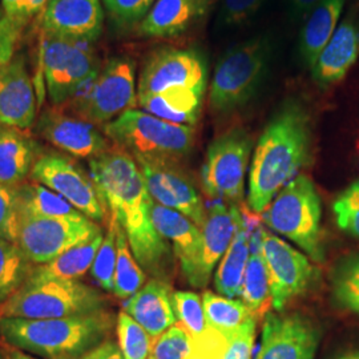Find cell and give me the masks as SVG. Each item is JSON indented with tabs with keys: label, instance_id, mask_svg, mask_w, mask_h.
Listing matches in <instances>:
<instances>
[{
	"label": "cell",
	"instance_id": "1",
	"mask_svg": "<svg viewBox=\"0 0 359 359\" xmlns=\"http://www.w3.org/2000/svg\"><path fill=\"white\" fill-rule=\"evenodd\" d=\"M90 177L105 209L126 231L139 265L156 280L168 283L173 270L172 250L154 228V200L135 157L118 147L109 148L90 158Z\"/></svg>",
	"mask_w": 359,
	"mask_h": 359
},
{
	"label": "cell",
	"instance_id": "2",
	"mask_svg": "<svg viewBox=\"0 0 359 359\" xmlns=\"http://www.w3.org/2000/svg\"><path fill=\"white\" fill-rule=\"evenodd\" d=\"M310 116L289 100L271 117L257 144L249 173L248 206L264 213L276 196L311 160Z\"/></svg>",
	"mask_w": 359,
	"mask_h": 359
},
{
	"label": "cell",
	"instance_id": "3",
	"mask_svg": "<svg viewBox=\"0 0 359 359\" xmlns=\"http://www.w3.org/2000/svg\"><path fill=\"white\" fill-rule=\"evenodd\" d=\"M111 314L100 311L55 320L0 318V335L8 346L40 359H83L107 341Z\"/></svg>",
	"mask_w": 359,
	"mask_h": 359
},
{
	"label": "cell",
	"instance_id": "4",
	"mask_svg": "<svg viewBox=\"0 0 359 359\" xmlns=\"http://www.w3.org/2000/svg\"><path fill=\"white\" fill-rule=\"evenodd\" d=\"M105 298L79 280L25 283L0 305V318L55 320L105 311Z\"/></svg>",
	"mask_w": 359,
	"mask_h": 359
},
{
	"label": "cell",
	"instance_id": "5",
	"mask_svg": "<svg viewBox=\"0 0 359 359\" xmlns=\"http://www.w3.org/2000/svg\"><path fill=\"white\" fill-rule=\"evenodd\" d=\"M321 217V198L314 182L306 175H298L264 210L262 219L270 229L299 246L314 262L322 264Z\"/></svg>",
	"mask_w": 359,
	"mask_h": 359
},
{
	"label": "cell",
	"instance_id": "6",
	"mask_svg": "<svg viewBox=\"0 0 359 359\" xmlns=\"http://www.w3.org/2000/svg\"><path fill=\"white\" fill-rule=\"evenodd\" d=\"M104 133L133 157L177 160L191 152L194 142L192 127L169 123L137 109L126 111L105 124Z\"/></svg>",
	"mask_w": 359,
	"mask_h": 359
},
{
	"label": "cell",
	"instance_id": "7",
	"mask_svg": "<svg viewBox=\"0 0 359 359\" xmlns=\"http://www.w3.org/2000/svg\"><path fill=\"white\" fill-rule=\"evenodd\" d=\"M270 47L266 39L237 46L218 63L210 87V108L228 114L248 103L266 75Z\"/></svg>",
	"mask_w": 359,
	"mask_h": 359
},
{
	"label": "cell",
	"instance_id": "8",
	"mask_svg": "<svg viewBox=\"0 0 359 359\" xmlns=\"http://www.w3.org/2000/svg\"><path fill=\"white\" fill-rule=\"evenodd\" d=\"M71 112L95 126L108 124L137 105L135 63L115 57L69 100Z\"/></svg>",
	"mask_w": 359,
	"mask_h": 359
},
{
	"label": "cell",
	"instance_id": "9",
	"mask_svg": "<svg viewBox=\"0 0 359 359\" xmlns=\"http://www.w3.org/2000/svg\"><path fill=\"white\" fill-rule=\"evenodd\" d=\"M19 213L16 243L34 265H44L77 245L103 234L88 217H38Z\"/></svg>",
	"mask_w": 359,
	"mask_h": 359
},
{
	"label": "cell",
	"instance_id": "10",
	"mask_svg": "<svg viewBox=\"0 0 359 359\" xmlns=\"http://www.w3.org/2000/svg\"><path fill=\"white\" fill-rule=\"evenodd\" d=\"M41 57L47 90L55 105L69 102L100 71L95 53L80 40L46 34Z\"/></svg>",
	"mask_w": 359,
	"mask_h": 359
},
{
	"label": "cell",
	"instance_id": "11",
	"mask_svg": "<svg viewBox=\"0 0 359 359\" xmlns=\"http://www.w3.org/2000/svg\"><path fill=\"white\" fill-rule=\"evenodd\" d=\"M252 147L250 136L241 128L228 130L209 145L201 176L210 197L231 204L244 200Z\"/></svg>",
	"mask_w": 359,
	"mask_h": 359
},
{
	"label": "cell",
	"instance_id": "12",
	"mask_svg": "<svg viewBox=\"0 0 359 359\" xmlns=\"http://www.w3.org/2000/svg\"><path fill=\"white\" fill-rule=\"evenodd\" d=\"M142 170L147 191L154 203L187 216L198 228L204 225L206 213L192 180L173 158L135 157Z\"/></svg>",
	"mask_w": 359,
	"mask_h": 359
},
{
	"label": "cell",
	"instance_id": "13",
	"mask_svg": "<svg viewBox=\"0 0 359 359\" xmlns=\"http://www.w3.org/2000/svg\"><path fill=\"white\" fill-rule=\"evenodd\" d=\"M261 252L269 277L271 305L281 311L290 301L308 292L317 270L308 257L269 231L262 233Z\"/></svg>",
	"mask_w": 359,
	"mask_h": 359
},
{
	"label": "cell",
	"instance_id": "14",
	"mask_svg": "<svg viewBox=\"0 0 359 359\" xmlns=\"http://www.w3.org/2000/svg\"><path fill=\"white\" fill-rule=\"evenodd\" d=\"M31 176L62 196L86 217L95 222L105 219L107 209L93 181L71 158L55 154L41 156L32 168Z\"/></svg>",
	"mask_w": 359,
	"mask_h": 359
},
{
	"label": "cell",
	"instance_id": "15",
	"mask_svg": "<svg viewBox=\"0 0 359 359\" xmlns=\"http://www.w3.org/2000/svg\"><path fill=\"white\" fill-rule=\"evenodd\" d=\"M318 327L299 314L268 313L256 359H314Z\"/></svg>",
	"mask_w": 359,
	"mask_h": 359
},
{
	"label": "cell",
	"instance_id": "16",
	"mask_svg": "<svg viewBox=\"0 0 359 359\" xmlns=\"http://www.w3.org/2000/svg\"><path fill=\"white\" fill-rule=\"evenodd\" d=\"M173 87L205 90V67L196 52L173 48L154 52L142 68L137 99Z\"/></svg>",
	"mask_w": 359,
	"mask_h": 359
},
{
	"label": "cell",
	"instance_id": "17",
	"mask_svg": "<svg viewBox=\"0 0 359 359\" xmlns=\"http://www.w3.org/2000/svg\"><path fill=\"white\" fill-rule=\"evenodd\" d=\"M151 217L156 231L173 246L180 266L188 283L203 289V231L189 218L179 212L152 201Z\"/></svg>",
	"mask_w": 359,
	"mask_h": 359
},
{
	"label": "cell",
	"instance_id": "18",
	"mask_svg": "<svg viewBox=\"0 0 359 359\" xmlns=\"http://www.w3.org/2000/svg\"><path fill=\"white\" fill-rule=\"evenodd\" d=\"M38 132L56 148L80 158L96 157L111 148L95 124L72 112H65L60 105L41 114Z\"/></svg>",
	"mask_w": 359,
	"mask_h": 359
},
{
	"label": "cell",
	"instance_id": "19",
	"mask_svg": "<svg viewBox=\"0 0 359 359\" xmlns=\"http://www.w3.org/2000/svg\"><path fill=\"white\" fill-rule=\"evenodd\" d=\"M104 13L100 0H50L43 11V31L50 35L90 41L100 36Z\"/></svg>",
	"mask_w": 359,
	"mask_h": 359
},
{
	"label": "cell",
	"instance_id": "20",
	"mask_svg": "<svg viewBox=\"0 0 359 359\" xmlns=\"http://www.w3.org/2000/svg\"><path fill=\"white\" fill-rule=\"evenodd\" d=\"M36 118V95L23 56L13 57L0 81V126L31 128Z\"/></svg>",
	"mask_w": 359,
	"mask_h": 359
},
{
	"label": "cell",
	"instance_id": "21",
	"mask_svg": "<svg viewBox=\"0 0 359 359\" xmlns=\"http://www.w3.org/2000/svg\"><path fill=\"white\" fill-rule=\"evenodd\" d=\"M173 295L169 283L154 278L129 297L124 311L154 339L177 322Z\"/></svg>",
	"mask_w": 359,
	"mask_h": 359
},
{
	"label": "cell",
	"instance_id": "22",
	"mask_svg": "<svg viewBox=\"0 0 359 359\" xmlns=\"http://www.w3.org/2000/svg\"><path fill=\"white\" fill-rule=\"evenodd\" d=\"M359 56V28L351 20L337 27L329 43L311 67L313 79L321 87H329L346 76Z\"/></svg>",
	"mask_w": 359,
	"mask_h": 359
},
{
	"label": "cell",
	"instance_id": "23",
	"mask_svg": "<svg viewBox=\"0 0 359 359\" xmlns=\"http://www.w3.org/2000/svg\"><path fill=\"white\" fill-rule=\"evenodd\" d=\"M241 221L236 204L217 203L206 213L203 225V280L208 285L218 261L226 253Z\"/></svg>",
	"mask_w": 359,
	"mask_h": 359
},
{
	"label": "cell",
	"instance_id": "24",
	"mask_svg": "<svg viewBox=\"0 0 359 359\" xmlns=\"http://www.w3.org/2000/svg\"><path fill=\"white\" fill-rule=\"evenodd\" d=\"M205 90L185 87H173L160 93L137 99L144 112L163 118L169 123L192 127L201 112Z\"/></svg>",
	"mask_w": 359,
	"mask_h": 359
},
{
	"label": "cell",
	"instance_id": "25",
	"mask_svg": "<svg viewBox=\"0 0 359 359\" xmlns=\"http://www.w3.org/2000/svg\"><path fill=\"white\" fill-rule=\"evenodd\" d=\"M36 144L20 129L0 126V184L16 188L35 165Z\"/></svg>",
	"mask_w": 359,
	"mask_h": 359
},
{
	"label": "cell",
	"instance_id": "26",
	"mask_svg": "<svg viewBox=\"0 0 359 359\" xmlns=\"http://www.w3.org/2000/svg\"><path fill=\"white\" fill-rule=\"evenodd\" d=\"M346 0H321L310 13L299 38V53L305 65H316L320 53L333 36Z\"/></svg>",
	"mask_w": 359,
	"mask_h": 359
},
{
	"label": "cell",
	"instance_id": "27",
	"mask_svg": "<svg viewBox=\"0 0 359 359\" xmlns=\"http://www.w3.org/2000/svg\"><path fill=\"white\" fill-rule=\"evenodd\" d=\"M262 233L264 229L258 228L249 236L250 256L245 270L244 283L241 289L243 302L257 320L268 314V309L271 304L268 270L261 252Z\"/></svg>",
	"mask_w": 359,
	"mask_h": 359
},
{
	"label": "cell",
	"instance_id": "28",
	"mask_svg": "<svg viewBox=\"0 0 359 359\" xmlns=\"http://www.w3.org/2000/svg\"><path fill=\"white\" fill-rule=\"evenodd\" d=\"M104 234L90 241L77 245L51 262L34 268L26 283H41L47 280H79L92 268V264L103 243Z\"/></svg>",
	"mask_w": 359,
	"mask_h": 359
},
{
	"label": "cell",
	"instance_id": "29",
	"mask_svg": "<svg viewBox=\"0 0 359 359\" xmlns=\"http://www.w3.org/2000/svg\"><path fill=\"white\" fill-rule=\"evenodd\" d=\"M249 256V233L245 229L243 221H240L233 241L229 245L226 253L222 257L215 276V285L219 294L228 298L241 295L245 270L248 266Z\"/></svg>",
	"mask_w": 359,
	"mask_h": 359
},
{
	"label": "cell",
	"instance_id": "30",
	"mask_svg": "<svg viewBox=\"0 0 359 359\" xmlns=\"http://www.w3.org/2000/svg\"><path fill=\"white\" fill-rule=\"evenodd\" d=\"M193 0H157L142 23L147 36L168 38L181 34L196 16Z\"/></svg>",
	"mask_w": 359,
	"mask_h": 359
},
{
	"label": "cell",
	"instance_id": "31",
	"mask_svg": "<svg viewBox=\"0 0 359 359\" xmlns=\"http://www.w3.org/2000/svg\"><path fill=\"white\" fill-rule=\"evenodd\" d=\"M18 212L38 217H80L77 209L57 193L39 182H23L15 188Z\"/></svg>",
	"mask_w": 359,
	"mask_h": 359
},
{
	"label": "cell",
	"instance_id": "32",
	"mask_svg": "<svg viewBox=\"0 0 359 359\" xmlns=\"http://www.w3.org/2000/svg\"><path fill=\"white\" fill-rule=\"evenodd\" d=\"M32 265L18 245L0 238V305L27 283Z\"/></svg>",
	"mask_w": 359,
	"mask_h": 359
},
{
	"label": "cell",
	"instance_id": "33",
	"mask_svg": "<svg viewBox=\"0 0 359 359\" xmlns=\"http://www.w3.org/2000/svg\"><path fill=\"white\" fill-rule=\"evenodd\" d=\"M203 305L208 326L221 333L233 332L253 317L243 301L221 297L212 292L203 294Z\"/></svg>",
	"mask_w": 359,
	"mask_h": 359
},
{
	"label": "cell",
	"instance_id": "34",
	"mask_svg": "<svg viewBox=\"0 0 359 359\" xmlns=\"http://www.w3.org/2000/svg\"><path fill=\"white\" fill-rule=\"evenodd\" d=\"M145 278L144 270L130 250L127 234L117 222V261L114 278V294L121 299H128L129 297L142 289Z\"/></svg>",
	"mask_w": 359,
	"mask_h": 359
},
{
	"label": "cell",
	"instance_id": "35",
	"mask_svg": "<svg viewBox=\"0 0 359 359\" xmlns=\"http://www.w3.org/2000/svg\"><path fill=\"white\" fill-rule=\"evenodd\" d=\"M117 339L124 359H149L154 338L126 311L117 316Z\"/></svg>",
	"mask_w": 359,
	"mask_h": 359
},
{
	"label": "cell",
	"instance_id": "36",
	"mask_svg": "<svg viewBox=\"0 0 359 359\" xmlns=\"http://www.w3.org/2000/svg\"><path fill=\"white\" fill-rule=\"evenodd\" d=\"M116 261H117V222L109 218L108 231L104 236L102 246L92 264L90 274L97 285L105 290L114 293Z\"/></svg>",
	"mask_w": 359,
	"mask_h": 359
},
{
	"label": "cell",
	"instance_id": "37",
	"mask_svg": "<svg viewBox=\"0 0 359 359\" xmlns=\"http://www.w3.org/2000/svg\"><path fill=\"white\" fill-rule=\"evenodd\" d=\"M333 294L341 306L359 316V255L348 257L335 270Z\"/></svg>",
	"mask_w": 359,
	"mask_h": 359
},
{
	"label": "cell",
	"instance_id": "38",
	"mask_svg": "<svg viewBox=\"0 0 359 359\" xmlns=\"http://www.w3.org/2000/svg\"><path fill=\"white\" fill-rule=\"evenodd\" d=\"M173 301L177 321L191 338L196 339L205 333L208 323L201 297L192 292H177Z\"/></svg>",
	"mask_w": 359,
	"mask_h": 359
},
{
	"label": "cell",
	"instance_id": "39",
	"mask_svg": "<svg viewBox=\"0 0 359 359\" xmlns=\"http://www.w3.org/2000/svg\"><path fill=\"white\" fill-rule=\"evenodd\" d=\"M192 348L191 335L180 323H176L154 338L151 358L188 359L192 354Z\"/></svg>",
	"mask_w": 359,
	"mask_h": 359
},
{
	"label": "cell",
	"instance_id": "40",
	"mask_svg": "<svg viewBox=\"0 0 359 359\" xmlns=\"http://www.w3.org/2000/svg\"><path fill=\"white\" fill-rule=\"evenodd\" d=\"M333 210L339 229L359 238V180L335 198Z\"/></svg>",
	"mask_w": 359,
	"mask_h": 359
},
{
	"label": "cell",
	"instance_id": "41",
	"mask_svg": "<svg viewBox=\"0 0 359 359\" xmlns=\"http://www.w3.org/2000/svg\"><path fill=\"white\" fill-rule=\"evenodd\" d=\"M257 318L252 317L238 329L225 333L219 359H252L256 341Z\"/></svg>",
	"mask_w": 359,
	"mask_h": 359
},
{
	"label": "cell",
	"instance_id": "42",
	"mask_svg": "<svg viewBox=\"0 0 359 359\" xmlns=\"http://www.w3.org/2000/svg\"><path fill=\"white\" fill-rule=\"evenodd\" d=\"M23 23L0 13V81L13 63Z\"/></svg>",
	"mask_w": 359,
	"mask_h": 359
},
{
	"label": "cell",
	"instance_id": "43",
	"mask_svg": "<svg viewBox=\"0 0 359 359\" xmlns=\"http://www.w3.org/2000/svg\"><path fill=\"white\" fill-rule=\"evenodd\" d=\"M18 204L15 188L0 184V238L16 243L18 237Z\"/></svg>",
	"mask_w": 359,
	"mask_h": 359
},
{
	"label": "cell",
	"instance_id": "44",
	"mask_svg": "<svg viewBox=\"0 0 359 359\" xmlns=\"http://www.w3.org/2000/svg\"><path fill=\"white\" fill-rule=\"evenodd\" d=\"M152 3L154 0H104L105 8L120 25H130L140 20Z\"/></svg>",
	"mask_w": 359,
	"mask_h": 359
},
{
	"label": "cell",
	"instance_id": "45",
	"mask_svg": "<svg viewBox=\"0 0 359 359\" xmlns=\"http://www.w3.org/2000/svg\"><path fill=\"white\" fill-rule=\"evenodd\" d=\"M264 0H224L221 20L228 26L244 23L256 13Z\"/></svg>",
	"mask_w": 359,
	"mask_h": 359
},
{
	"label": "cell",
	"instance_id": "46",
	"mask_svg": "<svg viewBox=\"0 0 359 359\" xmlns=\"http://www.w3.org/2000/svg\"><path fill=\"white\" fill-rule=\"evenodd\" d=\"M83 359H124V355L116 342L107 339L99 346L95 347Z\"/></svg>",
	"mask_w": 359,
	"mask_h": 359
},
{
	"label": "cell",
	"instance_id": "47",
	"mask_svg": "<svg viewBox=\"0 0 359 359\" xmlns=\"http://www.w3.org/2000/svg\"><path fill=\"white\" fill-rule=\"evenodd\" d=\"M1 4L4 13L11 19L25 23L29 18L27 0H1Z\"/></svg>",
	"mask_w": 359,
	"mask_h": 359
},
{
	"label": "cell",
	"instance_id": "48",
	"mask_svg": "<svg viewBox=\"0 0 359 359\" xmlns=\"http://www.w3.org/2000/svg\"><path fill=\"white\" fill-rule=\"evenodd\" d=\"M293 4V8L297 13H308L309 10H313L321 0H290Z\"/></svg>",
	"mask_w": 359,
	"mask_h": 359
},
{
	"label": "cell",
	"instance_id": "49",
	"mask_svg": "<svg viewBox=\"0 0 359 359\" xmlns=\"http://www.w3.org/2000/svg\"><path fill=\"white\" fill-rule=\"evenodd\" d=\"M1 350H3L4 359H40L34 357V355H29V354H27L25 351H20V350H18V348L8 346V345H7V347L1 348Z\"/></svg>",
	"mask_w": 359,
	"mask_h": 359
},
{
	"label": "cell",
	"instance_id": "50",
	"mask_svg": "<svg viewBox=\"0 0 359 359\" xmlns=\"http://www.w3.org/2000/svg\"><path fill=\"white\" fill-rule=\"evenodd\" d=\"M213 0H193V4L196 7V13L197 16L200 15H204L206 13V10L209 8V6L212 4Z\"/></svg>",
	"mask_w": 359,
	"mask_h": 359
},
{
	"label": "cell",
	"instance_id": "51",
	"mask_svg": "<svg viewBox=\"0 0 359 359\" xmlns=\"http://www.w3.org/2000/svg\"><path fill=\"white\" fill-rule=\"evenodd\" d=\"M188 359H209L208 357H205L203 353H200V351H197V350H194L192 348V354L188 357Z\"/></svg>",
	"mask_w": 359,
	"mask_h": 359
},
{
	"label": "cell",
	"instance_id": "52",
	"mask_svg": "<svg viewBox=\"0 0 359 359\" xmlns=\"http://www.w3.org/2000/svg\"><path fill=\"white\" fill-rule=\"evenodd\" d=\"M337 359H359V353H348V354L341 355L339 358Z\"/></svg>",
	"mask_w": 359,
	"mask_h": 359
},
{
	"label": "cell",
	"instance_id": "53",
	"mask_svg": "<svg viewBox=\"0 0 359 359\" xmlns=\"http://www.w3.org/2000/svg\"><path fill=\"white\" fill-rule=\"evenodd\" d=\"M355 154H357V160H358L359 165V130L358 135H357V140H355Z\"/></svg>",
	"mask_w": 359,
	"mask_h": 359
},
{
	"label": "cell",
	"instance_id": "54",
	"mask_svg": "<svg viewBox=\"0 0 359 359\" xmlns=\"http://www.w3.org/2000/svg\"><path fill=\"white\" fill-rule=\"evenodd\" d=\"M50 0H41V4H43V7L46 8V6H47V3H48Z\"/></svg>",
	"mask_w": 359,
	"mask_h": 359
},
{
	"label": "cell",
	"instance_id": "55",
	"mask_svg": "<svg viewBox=\"0 0 359 359\" xmlns=\"http://www.w3.org/2000/svg\"><path fill=\"white\" fill-rule=\"evenodd\" d=\"M0 359H4V355H3V350L0 348Z\"/></svg>",
	"mask_w": 359,
	"mask_h": 359
},
{
	"label": "cell",
	"instance_id": "56",
	"mask_svg": "<svg viewBox=\"0 0 359 359\" xmlns=\"http://www.w3.org/2000/svg\"><path fill=\"white\" fill-rule=\"evenodd\" d=\"M149 359H152V358H151V357H149Z\"/></svg>",
	"mask_w": 359,
	"mask_h": 359
}]
</instances>
